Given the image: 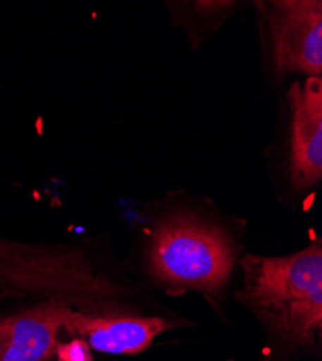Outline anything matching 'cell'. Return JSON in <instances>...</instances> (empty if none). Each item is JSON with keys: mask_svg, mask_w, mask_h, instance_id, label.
Listing matches in <instances>:
<instances>
[{"mask_svg": "<svg viewBox=\"0 0 322 361\" xmlns=\"http://www.w3.org/2000/svg\"><path fill=\"white\" fill-rule=\"evenodd\" d=\"M236 299L290 347H312L322 328L321 238L282 257L246 255Z\"/></svg>", "mask_w": 322, "mask_h": 361, "instance_id": "obj_1", "label": "cell"}, {"mask_svg": "<svg viewBox=\"0 0 322 361\" xmlns=\"http://www.w3.org/2000/svg\"><path fill=\"white\" fill-rule=\"evenodd\" d=\"M148 262L151 275L173 295L198 290L216 296L230 279L236 252L218 226L178 213L155 227Z\"/></svg>", "mask_w": 322, "mask_h": 361, "instance_id": "obj_2", "label": "cell"}, {"mask_svg": "<svg viewBox=\"0 0 322 361\" xmlns=\"http://www.w3.org/2000/svg\"><path fill=\"white\" fill-rule=\"evenodd\" d=\"M269 23L273 67L287 73L322 74V5L319 0H280L263 5Z\"/></svg>", "mask_w": 322, "mask_h": 361, "instance_id": "obj_3", "label": "cell"}, {"mask_svg": "<svg viewBox=\"0 0 322 361\" xmlns=\"http://www.w3.org/2000/svg\"><path fill=\"white\" fill-rule=\"evenodd\" d=\"M73 310L70 300L48 298L0 315V361H52Z\"/></svg>", "mask_w": 322, "mask_h": 361, "instance_id": "obj_4", "label": "cell"}, {"mask_svg": "<svg viewBox=\"0 0 322 361\" xmlns=\"http://www.w3.org/2000/svg\"><path fill=\"white\" fill-rule=\"evenodd\" d=\"M290 184L297 191L315 187L322 178V80L308 77L289 90Z\"/></svg>", "mask_w": 322, "mask_h": 361, "instance_id": "obj_5", "label": "cell"}, {"mask_svg": "<svg viewBox=\"0 0 322 361\" xmlns=\"http://www.w3.org/2000/svg\"><path fill=\"white\" fill-rule=\"evenodd\" d=\"M171 328L173 324L161 317L114 315L74 307L64 331L71 337L85 340L94 351L136 355L148 350L158 336Z\"/></svg>", "mask_w": 322, "mask_h": 361, "instance_id": "obj_6", "label": "cell"}, {"mask_svg": "<svg viewBox=\"0 0 322 361\" xmlns=\"http://www.w3.org/2000/svg\"><path fill=\"white\" fill-rule=\"evenodd\" d=\"M56 361H94L93 350L85 340L73 337L68 341H61L55 351Z\"/></svg>", "mask_w": 322, "mask_h": 361, "instance_id": "obj_7", "label": "cell"}, {"mask_svg": "<svg viewBox=\"0 0 322 361\" xmlns=\"http://www.w3.org/2000/svg\"><path fill=\"white\" fill-rule=\"evenodd\" d=\"M230 361H233V360H230Z\"/></svg>", "mask_w": 322, "mask_h": 361, "instance_id": "obj_8", "label": "cell"}]
</instances>
